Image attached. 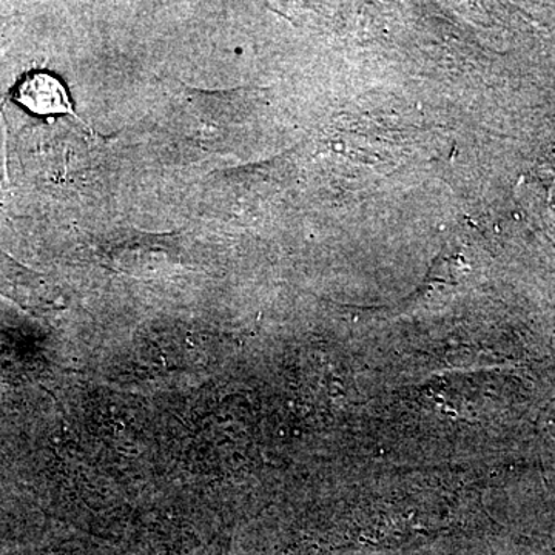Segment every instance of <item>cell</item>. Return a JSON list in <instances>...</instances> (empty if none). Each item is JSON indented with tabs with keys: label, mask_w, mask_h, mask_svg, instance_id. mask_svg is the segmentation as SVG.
<instances>
[{
	"label": "cell",
	"mask_w": 555,
	"mask_h": 555,
	"mask_svg": "<svg viewBox=\"0 0 555 555\" xmlns=\"http://www.w3.org/2000/svg\"><path fill=\"white\" fill-rule=\"evenodd\" d=\"M13 98L22 107L30 109L36 115H73L78 118L64 83L50 73H28L17 83Z\"/></svg>",
	"instance_id": "6da1fadb"
}]
</instances>
